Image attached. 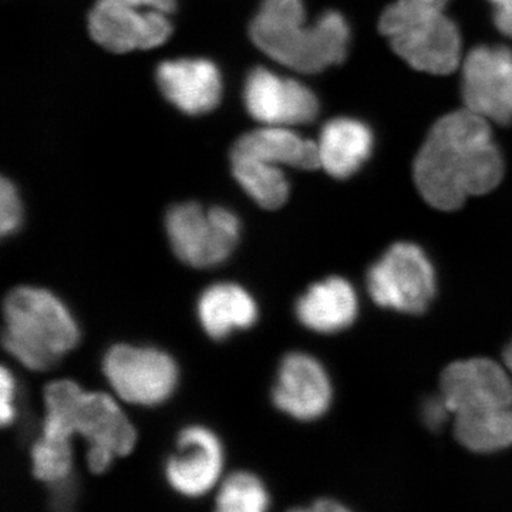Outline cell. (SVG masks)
<instances>
[{"label": "cell", "mask_w": 512, "mask_h": 512, "mask_svg": "<svg viewBox=\"0 0 512 512\" xmlns=\"http://www.w3.org/2000/svg\"><path fill=\"white\" fill-rule=\"evenodd\" d=\"M504 360L505 366H507V369L510 370V372L512 373V342L510 343V346H508V348L505 349Z\"/></svg>", "instance_id": "32"}, {"label": "cell", "mask_w": 512, "mask_h": 512, "mask_svg": "<svg viewBox=\"0 0 512 512\" xmlns=\"http://www.w3.org/2000/svg\"><path fill=\"white\" fill-rule=\"evenodd\" d=\"M450 0H397L384 10L379 29L384 36L413 23L429 22L446 15Z\"/></svg>", "instance_id": "24"}, {"label": "cell", "mask_w": 512, "mask_h": 512, "mask_svg": "<svg viewBox=\"0 0 512 512\" xmlns=\"http://www.w3.org/2000/svg\"><path fill=\"white\" fill-rule=\"evenodd\" d=\"M387 37L396 55L420 72L443 76L460 64V30L447 15L404 26Z\"/></svg>", "instance_id": "13"}, {"label": "cell", "mask_w": 512, "mask_h": 512, "mask_svg": "<svg viewBox=\"0 0 512 512\" xmlns=\"http://www.w3.org/2000/svg\"><path fill=\"white\" fill-rule=\"evenodd\" d=\"M32 473L36 480L47 485H56L72 478V439L40 433L30 448Z\"/></svg>", "instance_id": "22"}, {"label": "cell", "mask_w": 512, "mask_h": 512, "mask_svg": "<svg viewBox=\"0 0 512 512\" xmlns=\"http://www.w3.org/2000/svg\"><path fill=\"white\" fill-rule=\"evenodd\" d=\"M232 174L247 192L265 210H278L289 198V183L281 167L259 158L231 156Z\"/></svg>", "instance_id": "21"}, {"label": "cell", "mask_w": 512, "mask_h": 512, "mask_svg": "<svg viewBox=\"0 0 512 512\" xmlns=\"http://www.w3.org/2000/svg\"><path fill=\"white\" fill-rule=\"evenodd\" d=\"M441 397L451 414L512 406L507 370L484 357L451 363L441 376Z\"/></svg>", "instance_id": "10"}, {"label": "cell", "mask_w": 512, "mask_h": 512, "mask_svg": "<svg viewBox=\"0 0 512 512\" xmlns=\"http://www.w3.org/2000/svg\"><path fill=\"white\" fill-rule=\"evenodd\" d=\"M197 318L208 338L221 342L258 322L259 306L251 292L235 282H217L202 291Z\"/></svg>", "instance_id": "16"}, {"label": "cell", "mask_w": 512, "mask_h": 512, "mask_svg": "<svg viewBox=\"0 0 512 512\" xmlns=\"http://www.w3.org/2000/svg\"><path fill=\"white\" fill-rule=\"evenodd\" d=\"M23 221V207L19 192L12 181L3 178L0 183V234L3 238L19 231Z\"/></svg>", "instance_id": "25"}, {"label": "cell", "mask_w": 512, "mask_h": 512, "mask_svg": "<svg viewBox=\"0 0 512 512\" xmlns=\"http://www.w3.org/2000/svg\"><path fill=\"white\" fill-rule=\"evenodd\" d=\"M494 8V23L505 36L512 37V0H488Z\"/></svg>", "instance_id": "28"}, {"label": "cell", "mask_w": 512, "mask_h": 512, "mask_svg": "<svg viewBox=\"0 0 512 512\" xmlns=\"http://www.w3.org/2000/svg\"><path fill=\"white\" fill-rule=\"evenodd\" d=\"M241 220L225 207L204 210L197 202L174 205L165 215V232L174 255L191 268L224 264L241 239Z\"/></svg>", "instance_id": "4"}, {"label": "cell", "mask_w": 512, "mask_h": 512, "mask_svg": "<svg viewBox=\"0 0 512 512\" xmlns=\"http://www.w3.org/2000/svg\"><path fill=\"white\" fill-rule=\"evenodd\" d=\"M256 46L276 62L301 73H319L348 56L350 28L342 13L329 10L305 26L302 0H264L252 20Z\"/></svg>", "instance_id": "2"}, {"label": "cell", "mask_w": 512, "mask_h": 512, "mask_svg": "<svg viewBox=\"0 0 512 512\" xmlns=\"http://www.w3.org/2000/svg\"><path fill=\"white\" fill-rule=\"evenodd\" d=\"M76 500V487L72 478L56 485H52V503L56 508H67Z\"/></svg>", "instance_id": "29"}, {"label": "cell", "mask_w": 512, "mask_h": 512, "mask_svg": "<svg viewBox=\"0 0 512 512\" xmlns=\"http://www.w3.org/2000/svg\"><path fill=\"white\" fill-rule=\"evenodd\" d=\"M303 511L340 512L346 511V508L343 507L342 504L336 503V501L328 500V498H323V500L316 501V503L313 504L311 508H305V510Z\"/></svg>", "instance_id": "31"}, {"label": "cell", "mask_w": 512, "mask_h": 512, "mask_svg": "<svg viewBox=\"0 0 512 512\" xmlns=\"http://www.w3.org/2000/svg\"><path fill=\"white\" fill-rule=\"evenodd\" d=\"M466 109L494 123H512V52L507 47L480 46L463 66Z\"/></svg>", "instance_id": "8"}, {"label": "cell", "mask_w": 512, "mask_h": 512, "mask_svg": "<svg viewBox=\"0 0 512 512\" xmlns=\"http://www.w3.org/2000/svg\"><path fill=\"white\" fill-rule=\"evenodd\" d=\"M504 161L484 117L464 109L441 117L414 161V181L431 207L454 211L471 195L493 191Z\"/></svg>", "instance_id": "1"}, {"label": "cell", "mask_w": 512, "mask_h": 512, "mask_svg": "<svg viewBox=\"0 0 512 512\" xmlns=\"http://www.w3.org/2000/svg\"><path fill=\"white\" fill-rule=\"evenodd\" d=\"M448 414L451 413L443 397H439V400H433V402L427 404L426 420L429 421L431 427L439 426L441 421L447 419Z\"/></svg>", "instance_id": "30"}, {"label": "cell", "mask_w": 512, "mask_h": 512, "mask_svg": "<svg viewBox=\"0 0 512 512\" xmlns=\"http://www.w3.org/2000/svg\"><path fill=\"white\" fill-rule=\"evenodd\" d=\"M244 97L249 114L266 126L311 123L319 113L318 97L309 87L264 67L249 73Z\"/></svg>", "instance_id": "11"}, {"label": "cell", "mask_w": 512, "mask_h": 512, "mask_svg": "<svg viewBox=\"0 0 512 512\" xmlns=\"http://www.w3.org/2000/svg\"><path fill=\"white\" fill-rule=\"evenodd\" d=\"M456 439L476 453L512 446V406L454 414Z\"/></svg>", "instance_id": "20"}, {"label": "cell", "mask_w": 512, "mask_h": 512, "mask_svg": "<svg viewBox=\"0 0 512 512\" xmlns=\"http://www.w3.org/2000/svg\"><path fill=\"white\" fill-rule=\"evenodd\" d=\"M104 377L121 402L157 407L177 390L180 370L174 357L156 346L116 343L104 353Z\"/></svg>", "instance_id": "5"}, {"label": "cell", "mask_w": 512, "mask_h": 512, "mask_svg": "<svg viewBox=\"0 0 512 512\" xmlns=\"http://www.w3.org/2000/svg\"><path fill=\"white\" fill-rule=\"evenodd\" d=\"M224 460L218 434L202 424H190L177 434L175 453L164 464L165 480L181 497H204L220 481Z\"/></svg>", "instance_id": "9"}, {"label": "cell", "mask_w": 512, "mask_h": 512, "mask_svg": "<svg viewBox=\"0 0 512 512\" xmlns=\"http://www.w3.org/2000/svg\"><path fill=\"white\" fill-rule=\"evenodd\" d=\"M367 289L382 308L421 313L436 293V272L423 249L399 242L370 268Z\"/></svg>", "instance_id": "7"}, {"label": "cell", "mask_w": 512, "mask_h": 512, "mask_svg": "<svg viewBox=\"0 0 512 512\" xmlns=\"http://www.w3.org/2000/svg\"><path fill=\"white\" fill-rule=\"evenodd\" d=\"M175 0H97L90 12L94 42L113 53L163 45L173 32Z\"/></svg>", "instance_id": "6"}, {"label": "cell", "mask_w": 512, "mask_h": 512, "mask_svg": "<svg viewBox=\"0 0 512 512\" xmlns=\"http://www.w3.org/2000/svg\"><path fill=\"white\" fill-rule=\"evenodd\" d=\"M116 457V454L110 451L109 448L89 444L86 453L87 467L94 474H104L109 470Z\"/></svg>", "instance_id": "27"}, {"label": "cell", "mask_w": 512, "mask_h": 512, "mask_svg": "<svg viewBox=\"0 0 512 512\" xmlns=\"http://www.w3.org/2000/svg\"><path fill=\"white\" fill-rule=\"evenodd\" d=\"M3 348L33 372L53 369L80 342L66 303L49 289L20 285L3 299Z\"/></svg>", "instance_id": "3"}, {"label": "cell", "mask_w": 512, "mask_h": 512, "mask_svg": "<svg viewBox=\"0 0 512 512\" xmlns=\"http://www.w3.org/2000/svg\"><path fill=\"white\" fill-rule=\"evenodd\" d=\"M73 423L76 436L93 446L109 448L117 457L128 456L136 447V427L110 394L84 390Z\"/></svg>", "instance_id": "15"}, {"label": "cell", "mask_w": 512, "mask_h": 512, "mask_svg": "<svg viewBox=\"0 0 512 512\" xmlns=\"http://www.w3.org/2000/svg\"><path fill=\"white\" fill-rule=\"evenodd\" d=\"M271 504V495L264 481L251 471H235L222 481L215 498L221 512H264Z\"/></svg>", "instance_id": "23"}, {"label": "cell", "mask_w": 512, "mask_h": 512, "mask_svg": "<svg viewBox=\"0 0 512 512\" xmlns=\"http://www.w3.org/2000/svg\"><path fill=\"white\" fill-rule=\"evenodd\" d=\"M375 137L363 121L340 117L329 121L319 137L320 167L330 177L345 180L372 156Z\"/></svg>", "instance_id": "18"}, {"label": "cell", "mask_w": 512, "mask_h": 512, "mask_svg": "<svg viewBox=\"0 0 512 512\" xmlns=\"http://www.w3.org/2000/svg\"><path fill=\"white\" fill-rule=\"evenodd\" d=\"M157 82L167 100L190 116L214 110L221 100L220 70L210 60L178 59L161 63Z\"/></svg>", "instance_id": "14"}, {"label": "cell", "mask_w": 512, "mask_h": 512, "mask_svg": "<svg viewBox=\"0 0 512 512\" xmlns=\"http://www.w3.org/2000/svg\"><path fill=\"white\" fill-rule=\"evenodd\" d=\"M16 380L6 366L0 372V423L3 427L13 424L18 416L16 409Z\"/></svg>", "instance_id": "26"}, {"label": "cell", "mask_w": 512, "mask_h": 512, "mask_svg": "<svg viewBox=\"0 0 512 512\" xmlns=\"http://www.w3.org/2000/svg\"><path fill=\"white\" fill-rule=\"evenodd\" d=\"M231 156L254 157L301 170L320 167L318 143L305 140L284 126H268L245 134L232 147Z\"/></svg>", "instance_id": "19"}, {"label": "cell", "mask_w": 512, "mask_h": 512, "mask_svg": "<svg viewBox=\"0 0 512 512\" xmlns=\"http://www.w3.org/2000/svg\"><path fill=\"white\" fill-rule=\"evenodd\" d=\"M355 289L339 276L316 282L295 306L296 318L316 333H336L349 328L357 316Z\"/></svg>", "instance_id": "17"}, {"label": "cell", "mask_w": 512, "mask_h": 512, "mask_svg": "<svg viewBox=\"0 0 512 512\" xmlns=\"http://www.w3.org/2000/svg\"><path fill=\"white\" fill-rule=\"evenodd\" d=\"M272 402L292 419L312 421L328 412L332 384L328 372L316 357L292 352L279 363Z\"/></svg>", "instance_id": "12"}]
</instances>
